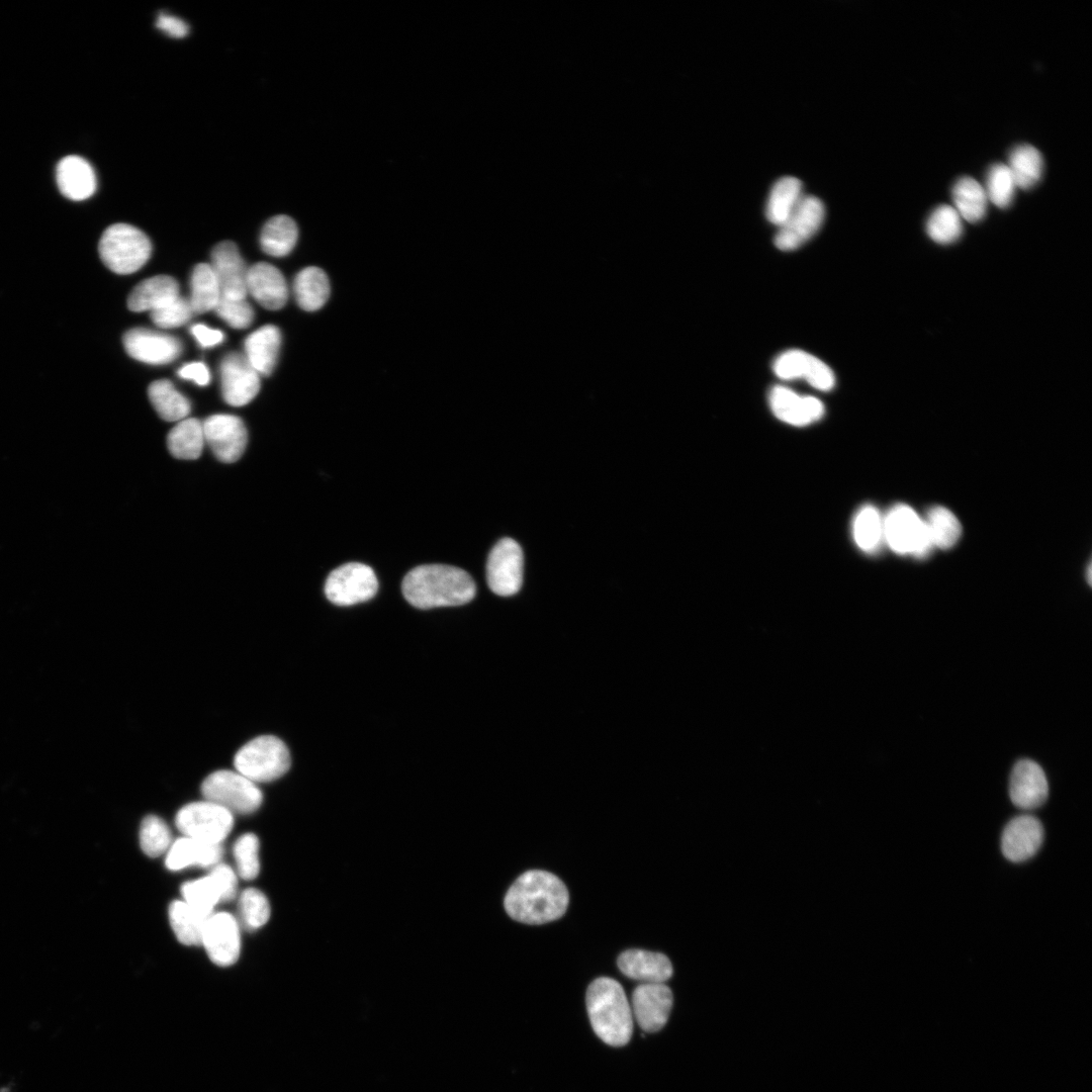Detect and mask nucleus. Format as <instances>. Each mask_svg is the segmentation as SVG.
<instances>
[{"label": "nucleus", "instance_id": "obj_43", "mask_svg": "<svg viewBox=\"0 0 1092 1092\" xmlns=\"http://www.w3.org/2000/svg\"><path fill=\"white\" fill-rule=\"evenodd\" d=\"M239 913L248 930L263 926L270 917V905L266 896L257 889H246L239 898Z\"/></svg>", "mask_w": 1092, "mask_h": 1092}, {"label": "nucleus", "instance_id": "obj_50", "mask_svg": "<svg viewBox=\"0 0 1092 1092\" xmlns=\"http://www.w3.org/2000/svg\"><path fill=\"white\" fill-rule=\"evenodd\" d=\"M190 332L198 344L203 348L220 344L224 339L221 331L210 329L202 324L193 325Z\"/></svg>", "mask_w": 1092, "mask_h": 1092}, {"label": "nucleus", "instance_id": "obj_9", "mask_svg": "<svg viewBox=\"0 0 1092 1092\" xmlns=\"http://www.w3.org/2000/svg\"><path fill=\"white\" fill-rule=\"evenodd\" d=\"M378 589V580L371 567L350 562L334 569L325 584V594L337 606H352L372 599Z\"/></svg>", "mask_w": 1092, "mask_h": 1092}, {"label": "nucleus", "instance_id": "obj_18", "mask_svg": "<svg viewBox=\"0 0 1092 1092\" xmlns=\"http://www.w3.org/2000/svg\"><path fill=\"white\" fill-rule=\"evenodd\" d=\"M1044 838L1041 822L1032 815H1019L1005 826L1001 836L1003 855L1012 862L1031 858L1040 848Z\"/></svg>", "mask_w": 1092, "mask_h": 1092}, {"label": "nucleus", "instance_id": "obj_25", "mask_svg": "<svg viewBox=\"0 0 1092 1092\" xmlns=\"http://www.w3.org/2000/svg\"><path fill=\"white\" fill-rule=\"evenodd\" d=\"M221 855L220 843H210L184 836L172 843L167 851L165 863L171 871H179L189 866L214 867Z\"/></svg>", "mask_w": 1092, "mask_h": 1092}, {"label": "nucleus", "instance_id": "obj_29", "mask_svg": "<svg viewBox=\"0 0 1092 1092\" xmlns=\"http://www.w3.org/2000/svg\"><path fill=\"white\" fill-rule=\"evenodd\" d=\"M211 915V914H210ZM184 901H173L169 906V919L177 939L185 945L201 944L208 918Z\"/></svg>", "mask_w": 1092, "mask_h": 1092}, {"label": "nucleus", "instance_id": "obj_47", "mask_svg": "<svg viewBox=\"0 0 1092 1092\" xmlns=\"http://www.w3.org/2000/svg\"><path fill=\"white\" fill-rule=\"evenodd\" d=\"M217 882L221 894L222 902H229L233 900L237 892V874L234 870L224 863L215 864L209 873Z\"/></svg>", "mask_w": 1092, "mask_h": 1092}, {"label": "nucleus", "instance_id": "obj_7", "mask_svg": "<svg viewBox=\"0 0 1092 1092\" xmlns=\"http://www.w3.org/2000/svg\"><path fill=\"white\" fill-rule=\"evenodd\" d=\"M205 800L213 802L232 814L255 812L263 801L257 784L237 770L219 769L208 775L201 785Z\"/></svg>", "mask_w": 1092, "mask_h": 1092}, {"label": "nucleus", "instance_id": "obj_34", "mask_svg": "<svg viewBox=\"0 0 1092 1092\" xmlns=\"http://www.w3.org/2000/svg\"><path fill=\"white\" fill-rule=\"evenodd\" d=\"M802 197L801 181L792 176L782 177L770 190L765 209L766 218L780 226L790 216Z\"/></svg>", "mask_w": 1092, "mask_h": 1092}, {"label": "nucleus", "instance_id": "obj_27", "mask_svg": "<svg viewBox=\"0 0 1092 1092\" xmlns=\"http://www.w3.org/2000/svg\"><path fill=\"white\" fill-rule=\"evenodd\" d=\"M179 296V284L168 275H157L141 281L127 298V307L141 312L155 310Z\"/></svg>", "mask_w": 1092, "mask_h": 1092}, {"label": "nucleus", "instance_id": "obj_14", "mask_svg": "<svg viewBox=\"0 0 1092 1092\" xmlns=\"http://www.w3.org/2000/svg\"><path fill=\"white\" fill-rule=\"evenodd\" d=\"M201 944L209 959L220 967L235 964L240 956V928L233 915L212 913L204 927Z\"/></svg>", "mask_w": 1092, "mask_h": 1092}, {"label": "nucleus", "instance_id": "obj_2", "mask_svg": "<svg viewBox=\"0 0 1092 1092\" xmlns=\"http://www.w3.org/2000/svg\"><path fill=\"white\" fill-rule=\"evenodd\" d=\"M404 599L419 609L460 606L476 593L472 577L463 569L445 564H425L413 568L402 580Z\"/></svg>", "mask_w": 1092, "mask_h": 1092}, {"label": "nucleus", "instance_id": "obj_35", "mask_svg": "<svg viewBox=\"0 0 1092 1092\" xmlns=\"http://www.w3.org/2000/svg\"><path fill=\"white\" fill-rule=\"evenodd\" d=\"M1007 166L1016 187L1027 190L1040 180L1043 171V159L1039 151L1033 146L1022 144L1011 150Z\"/></svg>", "mask_w": 1092, "mask_h": 1092}, {"label": "nucleus", "instance_id": "obj_39", "mask_svg": "<svg viewBox=\"0 0 1092 1092\" xmlns=\"http://www.w3.org/2000/svg\"><path fill=\"white\" fill-rule=\"evenodd\" d=\"M926 233L937 244L954 243L962 236L963 219L952 206L941 204L927 218Z\"/></svg>", "mask_w": 1092, "mask_h": 1092}, {"label": "nucleus", "instance_id": "obj_10", "mask_svg": "<svg viewBox=\"0 0 1092 1092\" xmlns=\"http://www.w3.org/2000/svg\"><path fill=\"white\" fill-rule=\"evenodd\" d=\"M524 556L521 546L511 538L499 540L486 562V579L492 593L502 597L517 594L523 582Z\"/></svg>", "mask_w": 1092, "mask_h": 1092}, {"label": "nucleus", "instance_id": "obj_5", "mask_svg": "<svg viewBox=\"0 0 1092 1092\" xmlns=\"http://www.w3.org/2000/svg\"><path fill=\"white\" fill-rule=\"evenodd\" d=\"M234 766L255 784L272 782L289 769V750L276 736H257L237 751Z\"/></svg>", "mask_w": 1092, "mask_h": 1092}, {"label": "nucleus", "instance_id": "obj_30", "mask_svg": "<svg viewBox=\"0 0 1092 1092\" xmlns=\"http://www.w3.org/2000/svg\"><path fill=\"white\" fill-rule=\"evenodd\" d=\"M954 209L962 219L978 222L983 219L988 206V197L984 187L974 178H959L951 190Z\"/></svg>", "mask_w": 1092, "mask_h": 1092}, {"label": "nucleus", "instance_id": "obj_8", "mask_svg": "<svg viewBox=\"0 0 1092 1092\" xmlns=\"http://www.w3.org/2000/svg\"><path fill=\"white\" fill-rule=\"evenodd\" d=\"M175 824L187 837L220 843L233 828L234 814L207 800L192 802L177 812Z\"/></svg>", "mask_w": 1092, "mask_h": 1092}, {"label": "nucleus", "instance_id": "obj_33", "mask_svg": "<svg viewBox=\"0 0 1092 1092\" xmlns=\"http://www.w3.org/2000/svg\"><path fill=\"white\" fill-rule=\"evenodd\" d=\"M148 394L158 415L167 422H180L190 413L191 405L187 397L167 379L152 382Z\"/></svg>", "mask_w": 1092, "mask_h": 1092}, {"label": "nucleus", "instance_id": "obj_13", "mask_svg": "<svg viewBox=\"0 0 1092 1092\" xmlns=\"http://www.w3.org/2000/svg\"><path fill=\"white\" fill-rule=\"evenodd\" d=\"M204 440L221 462L237 461L245 451L248 434L243 421L233 415H212L202 422Z\"/></svg>", "mask_w": 1092, "mask_h": 1092}, {"label": "nucleus", "instance_id": "obj_26", "mask_svg": "<svg viewBox=\"0 0 1092 1092\" xmlns=\"http://www.w3.org/2000/svg\"><path fill=\"white\" fill-rule=\"evenodd\" d=\"M280 346V330L274 325H265L246 338L245 356L259 374L268 376L276 366Z\"/></svg>", "mask_w": 1092, "mask_h": 1092}, {"label": "nucleus", "instance_id": "obj_22", "mask_svg": "<svg viewBox=\"0 0 1092 1092\" xmlns=\"http://www.w3.org/2000/svg\"><path fill=\"white\" fill-rule=\"evenodd\" d=\"M247 291L264 308L277 310L288 300V286L284 275L275 266L259 262L248 269Z\"/></svg>", "mask_w": 1092, "mask_h": 1092}, {"label": "nucleus", "instance_id": "obj_24", "mask_svg": "<svg viewBox=\"0 0 1092 1092\" xmlns=\"http://www.w3.org/2000/svg\"><path fill=\"white\" fill-rule=\"evenodd\" d=\"M57 183L61 193L71 200H85L97 187L92 166L84 158L71 155L63 158L57 166Z\"/></svg>", "mask_w": 1092, "mask_h": 1092}, {"label": "nucleus", "instance_id": "obj_36", "mask_svg": "<svg viewBox=\"0 0 1092 1092\" xmlns=\"http://www.w3.org/2000/svg\"><path fill=\"white\" fill-rule=\"evenodd\" d=\"M220 295L219 284L210 264H197L191 273L188 298L194 313L213 310Z\"/></svg>", "mask_w": 1092, "mask_h": 1092}, {"label": "nucleus", "instance_id": "obj_28", "mask_svg": "<svg viewBox=\"0 0 1092 1092\" xmlns=\"http://www.w3.org/2000/svg\"><path fill=\"white\" fill-rule=\"evenodd\" d=\"M330 281L318 267L309 266L300 270L293 281V293L299 307L314 311L323 307L330 297Z\"/></svg>", "mask_w": 1092, "mask_h": 1092}, {"label": "nucleus", "instance_id": "obj_6", "mask_svg": "<svg viewBox=\"0 0 1092 1092\" xmlns=\"http://www.w3.org/2000/svg\"><path fill=\"white\" fill-rule=\"evenodd\" d=\"M884 541L897 554L920 559L934 548L924 519L904 504L895 505L884 516Z\"/></svg>", "mask_w": 1092, "mask_h": 1092}, {"label": "nucleus", "instance_id": "obj_49", "mask_svg": "<svg viewBox=\"0 0 1092 1092\" xmlns=\"http://www.w3.org/2000/svg\"><path fill=\"white\" fill-rule=\"evenodd\" d=\"M178 375L183 379H190L200 386L207 385L210 380L208 368L202 362H192L183 365L178 370Z\"/></svg>", "mask_w": 1092, "mask_h": 1092}, {"label": "nucleus", "instance_id": "obj_16", "mask_svg": "<svg viewBox=\"0 0 1092 1092\" xmlns=\"http://www.w3.org/2000/svg\"><path fill=\"white\" fill-rule=\"evenodd\" d=\"M672 992L664 983H642L633 992V1014L646 1032H655L667 1022L672 1008Z\"/></svg>", "mask_w": 1092, "mask_h": 1092}, {"label": "nucleus", "instance_id": "obj_12", "mask_svg": "<svg viewBox=\"0 0 1092 1092\" xmlns=\"http://www.w3.org/2000/svg\"><path fill=\"white\" fill-rule=\"evenodd\" d=\"M221 394L233 406L249 403L260 390L259 373L245 355L238 352L226 354L219 365Z\"/></svg>", "mask_w": 1092, "mask_h": 1092}, {"label": "nucleus", "instance_id": "obj_46", "mask_svg": "<svg viewBox=\"0 0 1092 1092\" xmlns=\"http://www.w3.org/2000/svg\"><path fill=\"white\" fill-rule=\"evenodd\" d=\"M230 327L246 329L254 320V310L246 298L221 296L213 309Z\"/></svg>", "mask_w": 1092, "mask_h": 1092}, {"label": "nucleus", "instance_id": "obj_17", "mask_svg": "<svg viewBox=\"0 0 1092 1092\" xmlns=\"http://www.w3.org/2000/svg\"><path fill=\"white\" fill-rule=\"evenodd\" d=\"M775 374L782 379L804 378L813 387L827 391L834 387L835 377L830 367L817 357L801 351L789 350L779 355L774 364Z\"/></svg>", "mask_w": 1092, "mask_h": 1092}, {"label": "nucleus", "instance_id": "obj_4", "mask_svg": "<svg viewBox=\"0 0 1092 1092\" xmlns=\"http://www.w3.org/2000/svg\"><path fill=\"white\" fill-rule=\"evenodd\" d=\"M98 251L104 265L117 274H130L141 269L152 252L151 241L138 228L114 223L102 234Z\"/></svg>", "mask_w": 1092, "mask_h": 1092}, {"label": "nucleus", "instance_id": "obj_15", "mask_svg": "<svg viewBox=\"0 0 1092 1092\" xmlns=\"http://www.w3.org/2000/svg\"><path fill=\"white\" fill-rule=\"evenodd\" d=\"M127 354L148 364H166L174 361L182 352L179 339L145 328L127 331L122 338Z\"/></svg>", "mask_w": 1092, "mask_h": 1092}, {"label": "nucleus", "instance_id": "obj_21", "mask_svg": "<svg viewBox=\"0 0 1092 1092\" xmlns=\"http://www.w3.org/2000/svg\"><path fill=\"white\" fill-rule=\"evenodd\" d=\"M768 400L774 415L792 426H808L824 415V405L818 398L802 396L785 386H774Z\"/></svg>", "mask_w": 1092, "mask_h": 1092}, {"label": "nucleus", "instance_id": "obj_41", "mask_svg": "<svg viewBox=\"0 0 1092 1092\" xmlns=\"http://www.w3.org/2000/svg\"><path fill=\"white\" fill-rule=\"evenodd\" d=\"M171 831L166 822L158 816L145 817L140 827V844L143 851L157 857L167 853L172 845Z\"/></svg>", "mask_w": 1092, "mask_h": 1092}, {"label": "nucleus", "instance_id": "obj_37", "mask_svg": "<svg viewBox=\"0 0 1092 1092\" xmlns=\"http://www.w3.org/2000/svg\"><path fill=\"white\" fill-rule=\"evenodd\" d=\"M854 542L862 551L874 553L884 541V517L872 505L858 510L852 523Z\"/></svg>", "mask_w": 1092, "mask_h": 1092}, {"label": "nucleus", "instance_id": "obj_11", "mask_svg": "<svg viewBox=\"0 0 1092 1092\" xmlns=\"http://www.w3.org/2000/svg\"><path fill=\"white\" fill-rule=\"evenodd\" d=\"M825 216L823 202L816 196L803 195L786 221L779 226L775 238L782 251L796 250L820 229Z\"/></svg>", "mask_w": 1092, "mask_h": 1092}, {"label": "nucleus", "instance_id": "obj_45", "mask_svg": "<svg viewBox=\"0 0 1092 1092\" xmlns=\"http://www.w3.org/2000/svg\"><path fill=\"white\" fill-rule=\"evenodd\" d=\"M194 314L188 298L177 296L163 306L151 311L152 322L162 329L183 326Z\"/></svg>", "mask_w": 1092, "mask_h": 1092}, {"label": "nucleus", "instance_id": "obj_3", "mask_svg": "<svg viewBox=\"0 0 1092 1092\" xmlns=\"http://www.w3.org/2000/svg\"><path fill=\"white\" fill-rule=\"evenodd\" d=\"M586 1009L594 1031L604 1042L622 1046L630 1040L632 1011L619 982L606 977L596 979L586 991Z\"/></svg>", "mask_w": 1092, "mask_h": 1092}, {"label": "nucleus", "instance_id": "obj_20", "mask_svg": "<svg viewBox=\"0 0 1092 1092\" xmlns=\"http://www.w3.org/2000/svg\"><path fill=\"white\" fill-rule=\"evenodd\" d=\"M210 266L217 278L221 296L246 298L249 268L235 243L223 241L216 244L211 251Z\"/></svg>", "mask_w": 1092, "mask_h": 1092}, {"label": "nucleus", "instance_id": "obj_48", "mask_svg": "<svg viewBox=\"0 0 1092 1092\" xmlns=\"http://www.w3.org/2000/svg\"><path fill=\"white\" fill-rule=\"evenodd\" d=\"M156 27L174 38L185 37L189 32L188 24L184 20L164 12L158 15Z\"/></svg>", "mask_w": 1092, "mask_h": 1092}, {"label": "nucleus", "instance_id": "obj_38", "mask_svg": "<svg viewBox=\"0 0 1092 1092\" xmlns=\"http://www.w3.org/2000/svg\"><path fill=\"white\" fill-rule=\"evenodd\" d=\"M934 547L946 550L959 541L962 534L961 523L948 509L932 507L924 519Z\"/></svg>", "mask_w": 1092, "mask_h": 1092}, {"label": "nucleus", "instance_id": "obj_23", "mask_svg": "<svg viewBox=\"0 0 1092 1092\" xmlns=\"http://www.w3.org/2000/svg\"><path fill=\"white\" fill-rule=\"evenodd\" d=\"M621 972L643 983H664L673 973L669 959L660 952L628 949L618 958Z\"/></svg>", "mask_w": 1092, "mask_h": 1092}, {"label": "nucleus", "instance_id": "obj_42", "mask_svg": "<svg viewBox=\"0 0 1092 1092\" xmlns=\"http://www.w3.org/2000/svg\"><path fill=\"white\" fill-rule=\"evenodd\" d=\"M1015 182L1006 164H993L986 176L985 192L988 200L999 208L1008 207L1014 197Z\"/></svg>", "mask_w": 1092, "mask_h": 1092}, {"label": "nucleus", "instance_id": "obj_1", "mask_svg": "<svg viewBox=\"0 0 1092 1092\" xmlns=\"http://www.w3.org/2000/svg\"><path fill=\"white\" fill-rule=\"evenodd\" d=\"M568 899V891L558 877L532 870L522 874L511 886L505 897V908L519 922L542 924L561 917Z\"/></svg>", "mask_w": 1092, "mask_h": 1092}, {"label": "nucleus", "instance_id": "obj_40", "mask_svg": "<svg viewBox=\"0 0 1092 1092\" xmlns=\"http://www.w3.org/2000/svg\"><path fill=\"white\" fill-rule=\"evenodd\" d=\"M183 901L204 914H212L214 906L222 902V894L216 880L206 877L186 882L181 887Z\"/></svg>", "mask_w": 1092, "mask_h": 1092}, {"label": "nucleus", "instance_id": "obj_31", "mask_svg": "<svg viewBox=\"0 0 1092 1092\" xmlns=\"http://www.w3.org/2000/svg\"><path fill=\"white\" fill-rule=\"evenodd\" d=\"M298 229L295 221L287 215L271 217L263 226L260 245L264 253L272 257L288 255L296 245Z\"/></svg>", "mask_w": 1092, "mask_h": 1092}, {"label": "nucleus", "instance_id": "obj_32", "mask_svg": "<svg viewBox=\"0 0 1092 1092\" xmlns=\"http://www.w3.org/2000/svg\"><path fill=\"white\" fill-rule=\"evenodd\" d=\"M204 444L202 422L194 418H186L178 422L167 437L168 449L178 459L198 458Z\"/></svg>", "mask_w": 1092, "mask_h": 1092}, {"label": "nucleus", "instance_id": "obj_44", "mask_svg": "<svg viewBox=\"0 0 1092 1092\" xmlns=\"http://www.w3.org/2000/svg\"><path fill=\"white\" fill-rule=\"evenodd\" d=\"M233 851L238 875L244 880L255 879L260 871L258 837L253 833L240 836Z\"/></svg>", "mask_w": 1092, "mask_h": 1092}, {"label": "nucleus", "instance_id": "obj_19", "mask_svg": "<svg viewBox=\"0 0 1092 1092\" xmlns=\"http://www.w3.org/2000/svg\"><path fill=\"white\" fill-rule=\"evenodd\" d=\"M1049 783L1041 766L1031 759L1018 760L1009 779V797L1023 810L1040 807L1048 799Z\"/></svg>", "mask_w": 1092, "mask_h": 1092}]
</instances>
